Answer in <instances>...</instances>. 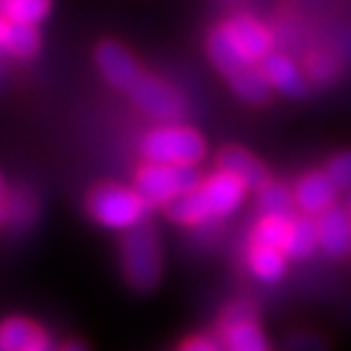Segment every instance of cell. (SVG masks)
Returning a JSON list of instances; mask_svg holds the SVG:
<instances>
[{"label": "cell", "mask_w": 351, "mask_h": 351, "mask_svg": "<svg viewBox=\"0 0 351 351\" xmlns=\"http://www.w3.org/2000/svg\"><path fill=\"white\" fill-rule=\"evenodd\" d=\"M271 53V34L249 14H237L208 37V55L213 64L226 75L247 66H256Z\"/></svg>", "instance_id": "6da1fadb"}, {"label": "cell", "mask_w": 351, "mask_h": 351, "mask_svg": "<svg viewBox=\"0 0 351 351\" xmlns=\"http://www.w3.org/2000/svg\"><path fill=\"white\" fill-rule=\"evenodd\" d=\"M247 185L237 180L235 176L217 169L213 176L203 178V182L194 192L185 194L182 199L167 208L169 219L189 228H203L217 219H226L242 206L247 196Z\"/></svg>", "instance_id": "7a4b0ae2"}, {"label": "cell", "mask_w": 351, "mask_h": 351, "mask_svg": "<svg viewBox=\"0 0 351 351\" xmlns=\"http://www.w3.org/2000/svg\"><path fill=\"white\" fill-rule=\"evenodd\" d=\"M146 162L153 165H199L206 156V139L189 125L160 123L139 144Z\"/></svg>", "instance_id": "3957f363"}, {"label": "cell", "mask_w": 351, "mask_h": 351, "mask_svg": "<svg viewBox=\"0 0 351 351\" xmlns=\"http://www.w3.org/2000/svg\"><path fill=\"white\" fill-rule=\"evenodd\" d=\"M203 182L194 165H153L144 162L135 176V189L151 203V208H169L171 203L194 192Z\"/></svg>", "instance_id": "277c9868"}, {"label": "cell", "mask_w": 351, "mask_h": 351, "mask_svg": "<svg viewBox=\"0 0 351 351\" xmlns=\"http://www.w3.org/2000/svg\"><path fill=\"white\" fill-rule=\"evenodd\" d=\"M151 210V203L144 199L137 189L121 185H103L89 196V213L110 230H128L142 226L146 215Z\"/></svg>", "instance_id": "5b68a950"}, {"label": "cell", "mask_w": 351, "mask_h": 351, "mask_svg": "<svg viewBox=\"0 0 351 351\" xmlns=\"http://www.w3.org/2000/svg\"><path fill=\"white\" fill-rule=\"evenodd\" d=\"M121 267L125 280L135 290H151L158 285L162 274V251L160 240L151 226H142L128 230L121 242Z\"/></svg>", "instance_id": "8992f818"}, {"label": "cell", "mask_w": 351, "mask_h": 351, "mask_svg": "<svg viewBox=\"0 0 351 351\" xmlns=\"http://www.w3.org/2000/svg\"><path fill=\"white\" fill-rule=\"evenodd\" d=\"M132 103L137 105L144 114L162 123H178V117L185 112V101L171 85L153 78V75H142L130 89Z\"/></svg>", "instance_id": "52a82bcc"}, {"label": "cell", "mask_w": 351, "mask_h": 351, "mask_svg": "<svg viewBox=\"0 0 351 351\" xmlns=\"http://www.w3.org/2000/svg\"><path fill=\"white\" fill-rule=\"evenodd\" d=\"M219 335L226 351H269L256 313L247 304H237L223 315Z\"/></svg>", "instance_id": "ba28073f"}, {"label": "cell", "mask_w": 351, "mask_h": 351, "mask_svg": "<svg viewBox=\"0 0 351 351\" xmlns=\"http://www.w3.org/2000/svg\"><path fill=\"white\" fill-rule=\"evenodd\" d=\"M94 60L98 71L103 73V78L117 89L130 91L132 85L144 75L135 55L121 44H117V41H103V44H98Z\"/></svg>", "instance_id": "9c48e42d"}, {"label": "cell", "mask_w": 351, "mask_h": 351, "mask_svg": "<svg viewBox=\"0 0 351 351\" xmlns=\"http://www.w3.org/2000/svg\"><path fill=\"white\" fill-rule=\"evenodd\" d=\"M292 192L297 208L308 217L324 215L326 210L335 206V199H338V187L328 178L326 171H311L301 176Z\"/></svg>", "instance_id": "30bf717a"}, {"label": "cell", "mask_w": 351, "mask_h": 351, "mask_svg": "<svg viewBox=\"0 0 351 351\" xmlns=\"http://www.w3.org/2000/svg\"><path fill=\"white\" fill-rule=\"evenodd\" d=\"M217 169L235 176L237 180H242L247 189L261 192L265 185H269V173H267L265 165L256 156H251L249 151L240 149V146H226L217 156Z\"/></svg>", "instance_id": "8fae6325"}, {"label": "cell", "mask_w": 351, "mask_h": 351, "mask_svg": "<svg viewBox=\"0 0 351 351\" xmlns=\"http://www.w3.org/2000/svg\"><path fill=\"white\" fill-rule=\"evenodd\" d=\"M319 249L331 258H342L351 254V217L345 208L333 206L319 215L317 219Z\"/></svg>", "instance_id": "7c38bea8"}, {"label": "cell", "mask_w": 351, "mask_h": 351, "mask_svg": "<svg viewBox=\"0 0 351 351\" xmlns=\"http://www.w3.org/2000/svg\"><path fill=\"white\" fill-rule=\"evenodd\" d=\"M53 349L44 328L30 319L10 317L0 331V351H48Z\"/></svg>", "instance_id": "4fadbf2b"}, {"label": "cell", "mask_w": 351, "mask_h": 351, "mask_svg": "<svg viewBox=\"0 0 351 351\" xmlns=\"http://www.w3.org/2000/svg\"><path fill=\"white\" fill-rule=\"evenodd\" d=\"M261 69L265 73V78L269 80L271 89L280 91L283 96L299 98L308 91V82L304 78V73L299 71V66L292 60H287L285 55L269 53L261 62Z\"/></svg>", "instance_id": "5bb4252c"}, {"label": "cell", "mask_w": 351, "mask_h": 351, "mask_svg": "<svg viewBox=\"0 0 351 351\" xmlns=\"http://www.w3.org/2000/svg\"><path fill=\"white\" fill-rule=\"evenodd\" d=\"M247 267L258 280H263V283H276V280L285 276L287 254L283 249L251 242L247 251Z\"/></svg>", "instance_id": "9a60e30c"}, {"label": "cell", "mask_w": 351, "mask_h": 351, "mask_svg": "<svg viewBox=\"0 0 351 351\" xmlns=\"http://www.w3.org/2000/svg\"><path fill=\"white\" fill-rule=\"evenodd\" d=\"M0 46L5 53L16 60H27L39 51L37 25L14 23L10 19H0Z\"/></svg>", "instance_id": "2e32d148"}, {"label": "cell", "mask_w": 351, "mask_h": 351, "mask_svg": "<svg viewBox=\"0 0 351 351\" xmlns=\"http://www.w3.org/2000/svg\"><path fill=\"white\" fill-rule=\"evenodd\" d=\"M315 249H319V235H317V221H313L311 217H292L290 223V235L285 242V254L292 261H306L315 254Z\"/></svg>", "instance_id": "e0dca14e"}, {"label": "cell", "mask_w": 351, "mask_h": 351, "mask_svg": "<svg viewBox=\"0 0 351 351\" xmlns=\"http://www.w3.org/2000/svg\"><path fill=\"white\" fill-rule=\"evenodd\" d=\"M226 80H228V85L233 87L235 94L251 105H263L269 101V96H271V85H269V80L265 78L261 64L242 69V71L228 75Z\"/></svg>", "instance_id": "ac0fdd59"}, {"label": "cell", "mask_w": 351, "mask_h": 351, "mask_svg": "<svg viewBox=\"0 0 351 351\" xmlns=\"http://www.w3.org/2000/svg\"><path fill=\"white\" fill-rule=\"evenodd\" d=\"M34 217H37V203H34L30 192H25V189L10 192V187L3 189V223H5V228L23 230L34 221Z\"/></svg>", "instance_id": "d6986e66"}, {"label": "cell", "mask_w": 351, "mask_h": 351, "mask_svg": "<svg viewBox=\"0 0 351 351\" xmlns=\"http://www.w3.org/2000/svg\"><path fill=\"white\" fill-rule=\"evenodd\" d=\"M292 217H276V215H263L258 219L254 233H251V242L265 244V247H276L285 251L287 235H290Z\"/></svg>", "instance_id": "ffe728a7"}, {"label": "cell", "mask_w": 351, "mask_h": 351, "mask_svg": "<svg viewBox=\"0 0 351 351\" xmlns=\"http://www.w3.org/2000/svg\"><path fill=\"white\" fill-rule=\"evenodd\" d=\"M0 10L14 23L37 25L51 14V0H0Z\"/></svg>", "instance_id": "44dd1931"}, {"label": "cell", "mask_w": 351, "mask_h": 351, "mask_svg": "<svg viewBox=\"0 0 351 351\" xmlns=\"http://www.w3.org/2000/svg\"><path fill=\"white\" fill-rule=\"evenodd\" d=\"M258 206L263 215H276V217H292V210L297 208L294 203V192L285 187L283 182H269L258 192Z\"/></svg>", "instance_id": "7402d4cb"}, {"label": "cell", "mask_w": 351, "mask_h": 351, "mask_svg": "<svg viewBox=\"0 0 351 351\" xmlns=\"http://www.w3.org/2000/svg\"><path fill=\"white\" fill-rule=\"evenodd\" d=\"M326 173L338 189H351V151L331 158V162L326 165Z\"/></svg>", "instance_id": "603a6c76"}, {"label": "cell", "mask_w": 351, "mask_h": 351, "mask_svg": "<svg viewBox=\"0 0 351 351\" xmlns=\"http://www.w3.org/2000/svg\"><path fill=\"white\" fill-rule=\"evenodd\" d=\"M308 71H311V78L317 82H328L338 75V62H335L331 55L317 53L308 60Z\"/></svg>", "instance_id": "cb8c5ba5"}, {"label": "cell", "mask_w": 351, "mask_h": 351, "mask_svg": "<svg viewBox=\"0 0 351 351\" xmlns=\"http://www.w3.org/2000/svg\"><path fill=\"white\" fill-rule=\"evenodd\" d=\"M287 347H290V351H322L324 349L322 340L315 338V335H311V333L292 335V338L287 340Z\"/></svg>", "instance_id": "d4e9b609"}, {"label": "cell", "mask_w": 351, "mask_h": 351, "mask_svg": "<svg viewBox=\"0 0 351 351\" xmlns=\"http://www.w3.org/2000/svg\"><path fill=\"white\" fill-rule=\"evenodd\" d=\"M178 351H226L221 342H217L213 338H189L180 345Z\"/></svg>", "instance_id": "484cf974"}, {"label": "cell", "mask_w": 351, "mask_h": 351, "mask_svg": "<svg viewBox=\"0 0 351 351\" xmlns=\"http://www.w3.org/2000/svg\"><path fill=\"white\" fill-rule=\"evenodd\" d=\"M58 351H87V347L82 345V342H66V345H62Z\"/></svg>", "instance_id": "4316f807"}, {"label": "cell", "mask_w": 351, "mask_h": 351, "mask_svg": "<svg viewBox=\"0 0 351 351\" xmlns=\"http://www.w3.org/2000/svg\"><path fill=\"white\" fill-rule=\"evenodd\" d=\"M345 210H347V215L351 217V189H349V194H347V203H345Z\"/></svg>", "instance_id": "83f0119b"}, {"label": "cell", "mask_w": 351, "mask_h": 351, "mask_svg": "<svg viewBox=\"0 0 351 351\" xmlns=\"http://www.w3.org/2000/svg\"><path fill=\"white\" fill-rule=\"evenodd\" d=\"M48 351H55V349H48Z\"/></svg>", "instance_id": "f1b7e54d"}]
</instances>
